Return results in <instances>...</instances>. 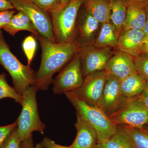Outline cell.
I'll return each mask as SVG.
<instances>
[{
    "mask_svg": "<svg viewBox=\"0 0 148 148\" xmlns=\"http://www.w3.org/2000/svg\"><path fill=\"white\" fill-rule=\"evenodd\" d=\"M145 125H148V119L147 122V124H146Z\"/></svg>",
    "mask_w": 148,
    "mask_h": 148,
    "instance_id": "7bdbcfd3",
    "label": "cell"
},
{
    "mask_svg": "<svg viewBox=\"0 0 148 148\" xmlns=\"http://www.w3.org/2000/svg\"><path fill=\"white\" fill-rule=\"evenodd\" d=\"M15 13V11L13 10L0 12V30L9 23Z\"/></svg>",
    "mask_w": 148,
    "mask_h": 148,
    "instance_id": "f546056e",
    "label": "cell"
},
{
    "mask_svg": "<svg viewBox=\"0 0 148 148\" xmlns=\"http://www.w3.org/2000/svg\"><path fill=\"white\" fill-rule=\"evenodd\" d=\"M127 6L135 5L148 8V0H122Z\"/></svg>",
    "mask_w": 148,
    "mask_h": 148,
    "instance_id": "1f68e13d",
    "label": "cell"
},
{
    "mask_svg": "<svg viewBox=\"0 0 148 148\" xmlns=\"http://www.w3.org/2000/svg\"><path fill=\"white\" fill-rule=\"evenodd\" d=\"M105 71L106 74L115 77L121 81L137 70L133 57L119 50L112 55Z\"/></svg>",
    "mask_w": 148,
    "mask_h": 148,
    "instance_id": "7c38bea8",
    "label": "cell"
},
{
    "mask_svg": "<svg viewBox=\"0 0 148 148\" xmlns=\"http://www.w3.org/2000/svg\"><path fill=\"white\" fill-rule=\"evenodd\" d=\"M137 97L140 103L148 110V83L142 93Z\"/></svg>",
    "mask_w": 148,
    "mask_h": 148,
    "instance_id": "d6a6232c",
    "label": "cell"
},
{
    "mask_svg": "<svg viewBox=\"0 0 148 148\" xmlns=\"http://www.w3.org/2000/svg\"><path fill=\"white\" fill-rule=\"evenodd\" d=\"M42 10L50 12L59 7L61 0H29Z\"/></svg>",
    "mask_w": 148,
    "mask_h": 148,
    "instance_id": "4316f807",
    "label": "cell"
},
{
    "mask_svg": "<svg viewBox=\"0 0 148 148\" xmlns=\"http://www.w3.org/2000/svg\"><path fill=\"white\" fill-rule=\"evenodd\" d=\"M84 79L79 52L53 79V93L62 94L75 90L80 87Z\"/></svg>",
    "mask_w": 148,
    "mask_h": 148,
    "instance_id": "52a82bcc",
    "label": "cell"
},
{
    "mask_svg": "<svg viewBox=\"0 0 148 148\" xmlns=\"http://www.w3.org/2000/svg\"><path fill=\"white\" fill-rule=\"evenodd\" d=\"M36 37L42 49L38 70L35 73V87L38 90H46L53 83L54 74L61 71L80 50L79 43L73 40L68 42H53L38 34Z\"/></svg>",
    "mask_w": 148,
    "mask_h": 148,
    "instance_id": "6da1fadb",
    "label": "cell"
},
{
    "mask_svg": "<svg viewBox=\"0 0 148 148\" xmlns=\"http://www.w3.org/2000/svg\"><path fill=\"white\" fill-rule=\"evenodd\" d=\"M109 116L116 125L142 128L147 122L148 110L140 103L138 97L127 98L119 108Z\"/></svg>",
    "mask_w": 148,
    "mask_h": 148,
    "instance_id": "8992f818",
    "label": "cell"
},
{
    "mask_svg": "<svg viewBox=\"0 0 148 148\" xmlns=\"http://www.w3.org/2000/svg\"><path fill=\"white\" fill-rule=\"evenodd\" d=\"M64 94L75 109L76 113L83 117L95 130L98 144L106 142L116 132L117 125L98 106L85 102L72 91Z\"/></svg>",
    "mask_w": 148,
    "mask_h": 148,
    "instance_id": "7a4b0ae2",
    "label": "cell"
},
{
    "mask_svg": "<svg viewBox=\"0 0 148 148\" xmlns=\"http://www.w3.org/2000/svg\"><path fill=\"white\" fill-rule=\"evenodd\" d=\"M86 11L100 23L110 21L111 2L106 0H84Z\"/></svg>",
    "mask_w": 148,
    "mask_h": 148,
    "instance_id": "2e32d148",
    "label": "cell"
},
{
    "mask_svg": "<svg viewBox=\"0 0 148 148\" xmlns=\"http://www.w3.org/2000/svg\"><path fill=\"white\" fill-rule=\"evenodd\" d=\"M9 1H12V0H8Z\"/></svg>",
    "mask_w": 148,
    "mask_h": 148,
    "instance_id": "ee69618b",
    "label": "cell"
},
{
    "mask_svg": "<svg viewBox=\"0 0 148 148\" xmlns=\"http://www.w3.org/2000/svg\"><path fill=\"white\" fill-rule=\"evenodd\" d=\"M35 148H45L41 144V143L37 144L35 146Z\"/></svg>",
    "mask_w": 148,
    "mask_h": 148,
    "instance_id": "ab89813d",
    "label": "cell"
},
{
    "mask_svg": "<svg viewBox=\"0 0 148 148\" xmlns=\"http://www.w3.org/2000/svg\"><path fill=\"white\" fill-rule=\"evenodd\" d=\"M17 126V120L9 125L0 126V148H2L5 140Z\"/></svg>",
    "mask_w": 148,
    "mask_h": 148,
    "instance_id": "f1b7e54d",
    "label": "cell"
},
{
    "mask_svg": "<svg viewBox=\"0 0 148 148\" xmlns=\"http://www.w3.org/2000/svg\"><path fill=\"white\" fill-rule=\"evenodd\" d=\"M38 91L35 86H31L23 93L22 110L17 119V131L21 141L32 135L37 131L44 134L46 128L45 124L40 119L36 93Z\"/></svg>",
    "mask_w": 148,
    "mask_h": 148,
    "instance_id": "5b68a950",
    "label": "cell"
},
{
    "mask_svg": "<svg viewBox=\"0 0 148 148\" xmlns=\"http://www.w3.org/2000/svg\"><path fill=\"white\" fill-rule=\"evenodd\" d=\"M76 115L75 126L77 129V135L70 147L73 148H96L98 144L96 130L81 116L77 113Z\"/></svg>",
    "mask_w": 148,
    "mask_h": 148,
    "instance_id": "4fadbf2b",
    "label": "cell"
},
{
    "mask_svg": "<svg viewBox=\"0 0 148 148\" xmlns=\"http://www.w3.org/2000/svg\"><path fill=\"white\" fill-rule=\"evenodd\" d=\"M106 77L105 71L91 73L85 77L80 87L72 92L88 104L98 106L103 93Z\"/></svg>",
    "mask_w": 148,
    "mask_h": 148,
    "instance_id": "9c48e42d",
    "label": "cell"
},
{
    "mask_svg": "<svg viewBox=\"0 0 148 148\" xmlns=\"http://www.w3.org/2000/svg\"><path fill=\"white\" fill-rule=\"evenodd\" d=\"M120 81L112 75L106 74L104 89L98 106L108 115L119 108L125 98L120 90Z\"/></svg>",
    "mask_w": 148,
    "mask_h": 148,
    "instance_id": "8fae6325",
    "label": "cell"
},
{
    "mask_svg": "<svg viewBox=\"0 0 148 148\" xmlns=\"http://www.w3.org/2000/svg\"><path fill=\"white\" fill-rule=\"evenodd\" d=\"M106 1H108L110 2H112L113 1H114V0H106Z\"/></svg>",
    "mask_w": 148,
    "mask_h": 148,
    "instance_id": "b9f144b4",
    "label": "cell"
},
{
    "mask_svg": "<svg viewBox=\"0 0 148 148\" xmlns=\"http://www.w3.org/2000/svg\"><path fill=\"white\" fill-rule=\"evenodd\" d=\"M147 9L137 6H127L122 32L130 29L143 30L147 20Z\"/></svg>",
    "mask_w": 148,
    "mask_h": 148,
    "instance_id": "ac0fdd59",
    "label": "cell"
},
{
    "mask_svg": "<svg viewBox=\"0 0 148 148\" xmlns=\"http://www.w3.org/2000/svg\"><path fill=\"white\" fill-rule=\"evenodd\" d=\"M96 148H135L127 132L121 125H117L116 131L104 143L98 144Z\"/></svg>",
    "mask_w": 148,
    "mask_h": 148,
    "instance_id": "ffe728a7",
    "label": "cell"
},
{
    "mask_svg": "<svg viewBox=\"0 0 148 148\" xmlns=\"http://www.w3.org/2000/svg\"><path fill=\"white\" fill-rule=\"evenodd\" d=\"M120 125L129 135L135 148H148V131L144 127Z\"/></svg>",
    "mask_w": 148,
    "mask_h": 148,
    "instance_id": "603a6c76",
    "label": "cell"
},
{
    "mask_svg": "<svg viewBox=\"0 0 148 148\" xmlns=\"http://www.w3.org/2000/svg\"><path fill=\"white\" fill-rule=\"evenodd\" d=\"M145 34L143 30L130 29L122 32L118 39L119 50L135 57L140 54Z\"/></svg>",
    "mask_w": 148,
    "mask_h": 148,
    "instance_id": "5bb4252c",
    "label": "cell"
},
{
    "mask_svg": "<svg viewBox=\"0 0 148 148\" xmlns=\"http://www.w3.org/2000/svg\"><path fill=\"white\" fill-rule=\"evenodd\" d=\"M21 142L16 127L5 140L2 148H20Z\"/></svg>",
    "mask_w": 148,
    "mask_h": 148,
    "instance_id": "83f0119b",
    "label": "cell"
},
{
    "mask_svg": "<svg viewBox=\"0 0 148 148\" xmlns=\"http://www.w3.org/2000/svg\"><path fill=\"white\" fill-rule=\"evenodd\" d=\"M147 83L137 71L121 81L120 90L125 98L138 97L143 92Z\"/></svg>",
    "mask_w": 148,
    "mask_h": 148,
    "instance_id": "9a60e30c",
    "label": "cell"
},
{
    "mask_svg": "<svg viewBox=\"0 0 148 148\" xmlns=\"http://www.w3.org/2000/svg\"><path fill=\"white\" fill-rule=\"evenodd\" d=\"M133 58L137 71L148 83V54H140Z\"/></svg>",
    "mask_w": 148,
    "mask_h": 148,
    "instance_id": "484cf974",
    "label": "cell"
},
{
    "mask_svg": "<svg viewBox=\"0 0 148 148\" xmlns=\"http://www.w3.org/2000/svg\"><path fill=\"white\" fill-rule=\"evenodd\" d=\"M119 37L111 21L102 24L94 47L100 48L118 47Z\"/></svg>",
    "mask_w": 148,
    "mask_h": 148,
    "instance_id": "d6986e66",
    "label": "cell"
},
{
    "mask_svg": "<svg viewBox=\"0 0 148 148\" xmlns=\"http://www.w3.org/2000/svg\"><path fill=\"white\" fill-rule=\"evenodd\" d=\"M143 31L145 35L148 34V8L147 9V20Z\"/></svg>",
    "mask_w": 148,
    "mask_h": 148,
    "instance_id": "8d00e7d4",
    "label": "cell"
},
{
    "mask_svg": "<svg viewBox=\"0 0 148 148\" xmlns=\"http://www.w3.org/2000/svg\"><path fill=\"white\" fill-rule=\"evenodd\" d=\"M148 54V43L143 42L140 49V54Z\"/></svg>",
    "mask_w": 148,
    "mask_h": 148,
    "instance_id": "d590c367",
    "label": "cell"
},
{
    "mask_svg": "<svg viewBox=\"0 0 148 148\" xmlns=\"http://www.w3.org/2000/svg\"><path fill=\"white\" fill-rule=\"evenodd\" d=\"M110 21L119 37L123 29L127 15V6L122 0L111 2Z\"/></svg>",
    "mask_w": 148,
    "mask_h": 148,
    "instance_id": "44dd1931",
    "label": "cell"
},
{
    "mask_svg": "<svg viewBox=\"0 0 148 148\" xmlns=\"http://www.w3.org/2000/svg\"><path fill=\"white\" fill-rule=\"evenodd\" d=\"M22 48L27 60V66H30L37 49L36 38L33 35L25 38L22 43Z\"/></svg>",
    "mask_w": 148,
    "mask_h": 148,
    "instance_id": "d4e9b609",
    "label": "cell"
},
{
    "mask_svg": "<svg viewBox=\"0 0 148 148\" xmlns=\"http://www.w3.org/2000/svg\"><path fill=\"white\" fill-rule=\"evenodd\" d=\"M71 0H61V3L59 7L61 6L64 5L67 3H69L70 1Z\"/></svg>",
    "mask_w": 148,
    "mask_h": 148,
    "instance_id": "74e56055",
    "label": "cell"
},
{
    "mask_svg": "<svg viewBox=\"0 0 148 148\" xmlns=\"http://www.w3.org/2000/svg\"><path fill=\"white\" fill-rule=\"evenodd\" d=\"M110 48H100L92 50L80 45L79 53L83 76L94 72L105 71L112 55Z\"/></svg>",
    "mask_w": 148,
    "mask_h": 148,
    "instance_id": "30bf717a",
    "label": "cell"
},
{
    "mask_svg": "<svg viewBox=\"0 0 148 148\" xmlns=\"http://www.w3.org/2000/svg\"><path fill=\"white\" fill-rule=\"evenodd\" d=\"M41 144L45 148H73L70 146H64L56 144L50 138H45L42 140Z\"/></svg>",
    "mask_w": 148,
    "mask_h": 148,
    "instance_id": "4dcf8cb0",
    "label": "cell"
},
{
    "mask_svg": "<svg viewBox=\"0 0 148 148\" xmlns=\"http://www.w3.org/2000/svg\"><path fill=\"white\" fill-rule=\"evenodd\" d=\"M9 1L14 9L29 16L40 35L56 42L49 13L29 0H12Z\"/></svg>",
    "mask_w": 148,
    "mask_h": 148,
    "instance_id": "ba28073f",
    "label": "cell"
},
{
    "mask_svg": "<svg viewBox=\"0 0 148 148\" xmlns=\"http://www.w3.org/2000/svg\"><path fill=\"white\" fill-rule=\"evenodd\" d=\"M144 128H145L146 130H147L148 131V125H145V126H144Z\"/></svg>",
    "mask_w": 148,
    "mask_h": 148,
    "instance_id": "60d3db41",
    "label": "cell"
},
{
    "mask_svg": "<svg viewBox=\"0 0 148 148\" xmlns=\"http://www.w3.org/2000/svg\"><path fill=\"white\" fill-rule=\"evenodd\" d=\"M0 64L12 79L14 88L20 95L28 88L35 86V73L30 66H25L11 51L0 30Z\"/></svg>",
    "mask_w": 148,
    "mask_h": 148,
    "instance_id": "3957f363",
    "label": "cell"
},
{
    "mask_svg": "<svg viewBox=\"0 0 148 148\" xmlns=\"http://www.w3.org/2000/svg\"><path fill=\"white\" fill-rule=\"evenodd\" d=\"M84 1V0H71L49 12L56 42H66L74 40L78 13Z\"/></svg>",
    "mask_w": 148,
    "mask_h": 148,
    "instance_id": "277c9868",
    "label": "cell"
},
{
    "mask_svg": "<svg viewBox=\"0 0 148 148\" xmlns=\"http://www.w3.org/2000/svg\"><path fill=\"white\" fill-rule=\"evenodd\" d=\"M100 22L85 11L81 18L79 30L82 40L84 42L92 39L98 30Z\"/></svg>",
    "mask_w": 148,
    "mask_h": 148,
    "instance_id": "7402d4cb",
    "label": "cell"
},
{
    "mask_svg": "<svg viewBox=\"0 0 148 148\" xmlns=\"http://www.w3.org/2000/svg\"><path fill=\"white\" fill-rule=\"evenodd\" d=\"M5 98L13 99L16 103L22 105L23 96L18 94L14 88L8 84L4 73L0 74V100Z\"/></svg>",
    "mask_w": 148,
    "mask_h": 148,
    "instance_id": "cb8c5ba5",
    "label": "cell"
},
{
    "mask_svg": "<svg viewBox=\"0 0 148 148\" xmlns=\"http://www.w3.org/2000/svg\"><path fill=\"white\" fill-rule=\"evenodd\" d=\"M3 29L12 36L21 31L30 32L35 37L39 34L29 16L21 12L14 14L9 23Z\"/></svg>",
    "mask_w": 148,
    "mask_h": 148,
    "instance_id": "e0dca14e",
    "label": "cell"
},
{
    "mask_svg": "<svg viewBox=\"0 0 148 148\" xmlns=\"http://www.w3.org/2000/svg\"><path fill=\"white\" fill-rule=\"evenodd\" d=\"M145 42L148 43V34L146 35L144 37L143 42Z\"/></svg>",
    "mask_w": 148,
    "mask_h": 148,
    "instance_id": "f35d334b",
    "label": "cell"
},
{
    "mask_svg": "<svg viewBox=\"0 0 148 148\" xmlns=\"http://www.w3.org/2000/svg\"><path fill=\"white\" fill-rule=\"evenodd\" d=\"M20 148H35L32 135L21 141Z\"/></svg>",
    "mask_w": 148,
    "mask_h": 148,
    "instance_id": "e575fe53",
    "label": "cell"
},
{
    "mask_svg": "<svg viewBox=\"0 0 148 148\" xmlns=\"http://www.w3.org/2000/svg\"><path fill=\"white\" fill-rule=\"evenodd\" d=\"M14 9L13 6L8 0H0V12L12 10Z\"/></svg>",
    "mask_w": 148,
    "mask_h": 148,
    "instance_id": "836d02e7",
    "label": "cell"
}]
</instances>
